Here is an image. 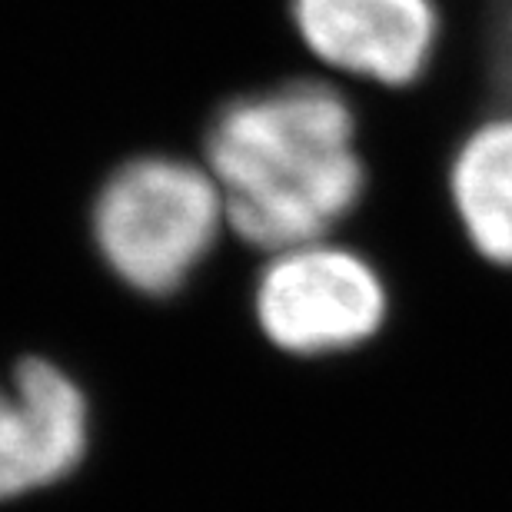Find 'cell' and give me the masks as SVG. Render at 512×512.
I'll return each instance as SVG.
<instances>
[{"label": "cell", "mask_w": 512, "mask_h": 512, "mask_svg": "<svg viewBox=\"0 0 512 512\" xmlns=\"http://www.w3.org/2000/svg\"><path fill=\"white\" fill-rule=\"evenodd\" d=\"M489 67H493L499 97L512 107V0L489 4Z\"/></svg>", "instance_id": "cell-7"}, {"label": "cell", "mask_w": 512, "mask_h": 512, "mask_svg": "<svg viewBox=\"0 0 512 512\" xmlns=\"http://www.w3.org/2000/svg\"><path fill=\"white\" fill-rule=\"evenodd\" d=\"M227 223V203L210 170L140 153L100 183L90 203V237L110 276L147 300H170L210 260Z\"/></svg>", "instance_id": "cell-2"}, {"label": "cell", "mask_w": 512, "mask_h": 512, "mask_svg": "<svg viewBox=\"0 0 512 512\" xmlns=\"http://www.w3.org/2000/svg\"><path fill=\"white\" fill-rule=\"evenodd\" d=\"M290 20L313 57L389 90L416 87L443 40L436 0H290Z\"/></svg>", "instance_id": "cell-5"}, {"label": "cell", "mask_w": 512, "mask_h": 512, "mask_svg": "<svg viewBox=\"0 0 512 512\" xmlns=\"http://www.w3.org/2000/svg\"><path fill=\"white\" fill-rule=\"evenodd\" d=\"M227 223L260 250L326 240L366 197L360 124L340 90L283 80L227 100L207 127Z\"/></svg>", "instance_id": "cell-1"}, {"label": "cell", "mask_w": 512, "mask_h": 512, "mask_svg": "<svg viewBox=\"0 0 512 512\" xmlns=\"http://www.w3.org/2000/svg\"><path fill=\"white\" fill-rule=\"evenodd\" d=\"M449 200L473 250L512 270V107L479 120L456 143Z\"/></svg>", "instance_id": "cell-6"}, {"label": "cell", "mask_w": 512, "mask_h": 512, "mask_svg": "<svg viewBox=\"0 0 512 512\" xmlns=\"http://www.w3.org/2000/svg\"><path fill=\"white\" fill-rule=\"evenodd\" d=\"M90 399L74 373L27 356L0 376V503L64 483L90 449Z\"/></svg>", "instance_id": "cell-4"}, {"label": "cell", "mask_w": 512, "mask_h": 512, "mask_svg": "<svg viewBox=\"0 0 512 512\" xmlns=\"http://www.w3.org/2000/svg\"><path fill=\"white\" fill-rule=\"evenodd\" d=\"M253 316L276 350L323 360L363 350L389 320L383 273L326 240L276 250L253 283Z\"/></svg>", "instance_id": "cell-3"}]
</instances>
